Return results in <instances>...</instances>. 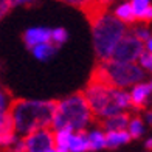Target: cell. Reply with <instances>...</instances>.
Here are the masks:
<instances>
[{"instance_id":"22","label":"cell","mask_w":152,"mask_h":152,"mask_svg":"<svg viewBox=\"0 0 152 152\" xmlns=\"http://www.w3.org/2000/svg\"><path fill=\"white\" fill-rule=\"evenodd\" d=\"M138 61H140V67L141 68H146V70L152 72V54L149 51H144Z\"/></svg>"},{"instance_id":"19","label":"cell","mask_w":152,"mask_h":152,"mask_svg":"<svg viewBox=\"0 0 152 152\" xmlns=\"http://www.w3.org/2000/svg\"><path fill=\"white\" fill-rule=\"evenodd\" d=\"M144 130V126H143V121L138 118V116H135V118H132L129 121V126H127V132L130 134V137L132 138H138Z\"/></svg>"},{"instance_id":"16","label":"cell","mask_w":152,"mask_h":152,"mask_svg":"<svg viewBox=\"0 0 152 152\" xmlns=\"http://www.w3.org/2000/svg\"><path fill=\"white\" fill-rule=\"evenodd\" d=\"M31 50H33V54H34L36 59L47 61L56 53V45H54L53 42H45V44H39L36 47H33Z\"/></svg>"},{"instance_id":"30","label":"cell","mask_w":152,"mask_h":152,"mask_svg":"<svg viewBox=\"0 0 152 152\" xmlns=\"http://www.w3.org/2000/svg\"><path fill=\"white\" fill-rule=\"evenodd\" d=\"M146 148L148 149H152V138H149V140L146 141Z\"/></svg>"},{"instance_id":"25","label":"cell","mask_w":152,"mask_h":152,"mask_svg":"<svg viewBox=\"0 0 152 152\" xmlns=\"http://www.w3.org/2000/svg\"><path fill=\"white\" fill-rule=\"evenodd\" d=\"M64 2L68 3V5H75V6H82V8H86L92 0H64Z\"/></svg>"},{"instance_id":"3","label":"cell","mask_w":152,"mask_h":152,"mask_svg":"<svg viewBox=\"0 0 152 152\" xmlns=\"http://www.w3.org/2000/svg\"><path fill=\"white\" fill-rule=\"evenodd\" d=\"M92 115L93 112L84 93H76L56 104L51 127L54 130L68 129L72 132H81L90 124Z\"/></svg>"},{"instance_id":"26","label":"cell","mask_w":152,"mask_h":152,"mask_svg":"<svg viewBox=\"0 0 152 152\" xmlns=\"http://www.w3.org/2000/svg\"><path fill=\"white\" fill-rule=\"evenodd\" d=\"M140 20H143V22H151V20H152V5L149 6L146 11H144V14L141 16Z\"/></svg>"},{"instance_id":"4","label":"cell","mask_w":152,"mask_h":152,"mask_svg":"<svg viewBox=\"0 0 152 152\" xmlns=\"http://www.w3.org/2000/svg\"><path fill=\"white\" fill-rule=\"evenodd\" d=\"M93 28V47L96 56L101 62L110 61L113 50L126 36V23L118 20L113 14L102 12L92 20Z\"/></svg>"},{"instance_id":"23","label":"cell","mask_w":152,"mask_h":152,"mask_svg":"<svg viewBox=\"0 0 152 152\" xmlns=\"http://www.w3.org/2000/svg\"><path fill=\"white\" fill-rule=\"evenodd\" d=\"M134 36L135 37H138V39H140L141 40V42H146V40L151 37V31L146 28V26H137V28L134 30Z\"/></svg>"},{"instance_id":"28","label":"cell","mask_w":152,"mask_h":152,"mask_svg":"<svg viewBox=\"0 0 152 152\" xmlns=\"http://www.w3.org/2000/svg\"><path fill=\"white\" fill-rule=\"evenodd\" d=\"M146 50H148V51L152 54V36H151V37L146 40Z\"/></svg>"},{"instance_id":"21","label":"cell","mask_w":152,"mask_h":152,"mask_svg":"<svg viewBox=\"0 0 152 152\" xmlns=\"http://www.w3.org/2000/svg\"><path fill=\"white\" fill-rule=\"evenodd\" d=\"M51 40L54 45H61L67 40V31L64 28H56L51 31Z\"/></svg>"},{"instance_id":"17","label":"cell","mask_w":152,"mask_h":152,"mask_svg":"<svg viewBox=\"0 0 152 152\" xmlns=\"http://www.w3.org/2000/svg\"><path fill=\"white\" fill-rule=\"evenodd\" d=\"M88 143H90L92 151H99L102 148H106V134L102 130L95 129L88 134Z\"/></svg>"},{"instance_id":"24","label":"cell","mask_w":152,"mask_h":152,"mask_svg":"<svg viewBox=\"0 0 152 152\" xmlns=\"http://www.w3.org/2000/svg\"><path fill=\"white\" fill-rule=\"evenodd\" d=\"M11 2L10 0H0V19H2L6 12L10 11V8H11Z\"/></svg>"},{"instance_id":"5","label":"cell","mask_w":152,"mask_h":152,"mask_svg":"<svg viewBox=\"0 0 152 152\" xmlns=\"http://www.w3.org/2000/svg\"><path fill=\"white\" fill-rule=\"evenodd\" d=\"M144 78V72L137 64H123V62L104 61L96 68L92 79L101 81L116 88H126L129 86L140 84Z\"/></svg>"},{"instance_id":"8","label":"cell","mask_w":152,"mask_h":152,"mask_svg":"<svg viewBox=\"0 0 152 152\" xmlns=\"http://www.w3.org/2000/svg\"><path fill=\"white\" fill-rule=\"evenodd\" d=\"M23 40L26 47H36L39 44H45V42H51V30L44 28V26H34V28L26 30L23 34Z\"/></svg>"},{"instance_id":"9","label":"cell","mask_w":152,"mask_h":152,"mask_svg":"<svg viewBox=\"0 0 152 152\" xmlns=\"http://www.w3.org/2000/svg\"><path fill=\"white\" fill-rule=\"evenodd\" d=\"M17 140L16 138V130L12 124L11 113L6 112L0 115V146H8L12 144Z\"/></svg>"},{"instance_id":"29","label":"cell","mask_w":152,"mask_h":152,"mask_svg":"<svg viewBox=\"0 0 152 152\" xmlns=\"http://www.w3.org/2000/svg\"><path fill=\"white\" fill-rule=\"evenodd\" d=\"M146 121H148L149 124H152V110L146 113Z\"/></svg>"},{"instance_id":"14","label":"cell","mask_w":152,"mask_h":152,"mask_svg":"<svg viewBox=\"0 0 152 152\" xmlns=\"http://www.w3.org/2000/svg\"><path fill=\"white\" fill-rule=\"evenodd\" d=\"M90 149V143H88V134L84 130L81 132H73L72 141H70V152H86Z\"/></svg>"},{"instance_id":"20","label":"cell","mask_w":152,"mask_h":152,"mask_svg":"<svg viewBox=\"0 0 152 152\" xmlns=\"http://www.w3.org/2000/svg\"><path fill=\"white\" fill-rule=\"evenodd\" d=\"M130 5H132L135 17L140 20L141 16L144 14V11L151 6V0H130Z\"/></svg>"},{"instance_id":"6","label":"cell","mask_w":152,"mask_h":152,"mask_svg":"<svg viewBox=\"0 0 152 152\" xmlns=\"http://www.w3.org/2000/svg\"><path fill=\"white\" fill-rule=\"evenodd\" d=\"M143 53H144L143 42L130 33V34H126L121 39V42L116 45L110 61L123 62V64H135Z\"/></svg>"},{"instance_id":"27","label":"cell","mask_w":152,"mask_h":152,"mask_svg":"<svg viewBox=\"0 0 152 152\" xmlns=\"http://www.w3.org/2000/svg\"><path fill=\"white\" fill-rule=\"evenodd\" d=\"M12 6H19V5H31L34 3L36 0H10Z\"/></svg>"},{"instance_id":"31","label":"cell","mask_w":152,"mask_h":152,"mask_svg":"<svg viewBox=\"0 0 152 152\" xmlns=\"http://www.w3.org/2000/svg\"><path fill=\"white\" fill-rule=\"evenodd\" d=\"M48 152H58V151H56V149L53 148V149H50V151H48Z\"/></svg>"},{"instance_id":"11","label":"cell","mask_w":152,"mask_h":152,"mask_svg":"<svg viewBox=\"0 0 152 152\" xmlns=\"http://www.w3.org/2000/svg\"><path fill=\"white\" fill-rule=\"evenodd\" d=\"M129 115L127 113H118L113 116H109V118H104V123L102 126L107 132H112V130H126L129 126Z\"/></svg>"},{"instance_id":"2","label":"cell","mask_w":152,"mask_h":152,"mask_svg":"<svg viewBox=\"0 0 152 152\" xmlns=\"http://www.w3.org/2000/svg\"><path fill=\"white\" fill-rule=\"evenodd\" d=\"M84 96L92 112L101 118H109V116L123 113L129 106H132L130 93L96 79L90 81L84 92Z\"/></svg>"},{"instance_id":"7","label":"cell","mask_w":152,"mask_h":152,"mask_svg":"<svg viewBox=\"0 0 152 152\" xmlns=\"http://www.w3.org/2000/svg\"><path fill=\"white\" fill-rule=\"evenodd\" d=\"M26 152H48L54 148V132L50 129H39L25 137Z\"/></svg>"},{"instance_id":"18","label":"cell","mask_w":152,"mask_h":152,"mask_svg":"<svg viewBox=\"0 0 152 152\" xmlns=\"http://www.w3.org/2000/svg\"><path fill=\"white\" fill-rule=\"evenodd\" d=\"M12 102H14V99H12L11 93L6 90L5 87L0 86V115L2 113H6L10 112V109L12 106Z\"/></svg>"},{"instance_id":"32","label":"cell","mask_w":152,"mask_h":152,"mask_svg":"<svg viewBox=\"0 0 152 152\" xmlns=\"http://www.w3.org/2000/svg\"><path fill=\"white\" fill-rule=\"evenodd\" d=\"M149 86H151V90H152V81H151V82H149Z\"/></svg>"},{"instance_id":"12","label":"cell","mask_w":152,"mask_h":152,"mask_svg":"<svg viewBox=\"0 0 152 152\" xmlns=\"http://www.w3.org/2000/svg\"><path fill=\"white\" fill-rule=\"evenodd\" d=\"M73 132L68 129L54 130V149L58 152H70V141Z\"/></svg>"},{"instance_id":"15","label":"cell","mask_w":152,"mask_h":152,"mask_svg":"<svg viewBox=\"0 0 152 152\" xmlns=\"http://www.w3.org/2000/svg\"><path fill=\"white\" fill-rule=\"evenodd\" d=\"M113 16L118 19V20H121L123 23H132V22H135V20H137L130 2L120 3V5L115 8V11H113Z\"/></svg>"},{"instance_id":"10","label":"cell","mask_w":152,"mask_h":152,"mask_svg":"<svg viewBox=\"0 0 152 152\" xmlns=\"http://www.w3.org/2000/svg\"><path fill=\"white\" fill-rule=\"evenodd\" d=\"M152 90L149 84H135L132 92H130V101H132V106L137 109H141L144 104H146L148 98L151 96Z\"/></svg>"},{"instance_id":"1","label":"cell","mask_w":152,"mask_h":152,"mask_svg":"<svg viewBox=\"0 0 152 152\" xmlns=\"http://www.w3.org/2000/svg\"><path fill=\"white\" fill-rule=\"evenodd\" d=\"M56 104V101L16 99L10 109L16 134L26 137L39 129L51 127Z\"/></svg>"},{"instance_id":"13","label":"cell","mask_w":152,"mask_h":152,"mask_svg":"<svg viewBox=\"0 0 152 152\" xmlns=\"http://www.w3.org/2000/svg\"><path fill=\"white\" fill-rule=\"evenodd\" d=\"M130 138L132 137H130L127 130H112V132L106 134V146L110 149L118 148L121 144H126Z\"/></svg>"}]
</instances>
